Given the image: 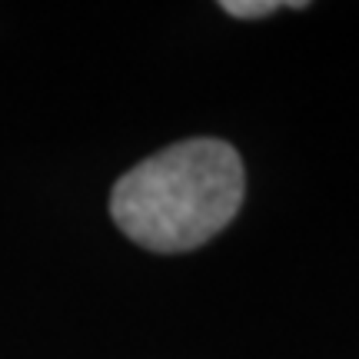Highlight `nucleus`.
Returning a JSON list of instances; mask_svg holds the SVG:
<instances>
[{
  "label": "nucleus",
  "instance_id": "nucleus-1",
  "mask_svg": "<svg viewBox=\"0 0 359 359\" xmlns=\"http://www.w3.org/2000/svg\"><path fill=\"white\" fill-rule=\"evenodd\" d=\"M243 160L213 137L180 140L127 170L110 193V217L154 253L210 243L243 203Z\"/></svg>",
  "mask_w": 359,
  "mask_h": 359
},
{
  "label": "nucleus",
  "instance_id": "nucleus-2",
  "mask_svg": "<svg viewBox=\"0 0 359 359\" xmlns=\"http://www.w3.org/2000/svg\"><path fill=\"white\" fill-rule=\"evenodd\" d=\"M283 7H296L303 11L306 4H283V0H223V11L230 17H240V20H253V17H266V13H276Z\"/></svg>",
  "mask_w": 359,
  "mask_h": 359
}]
</instances>
